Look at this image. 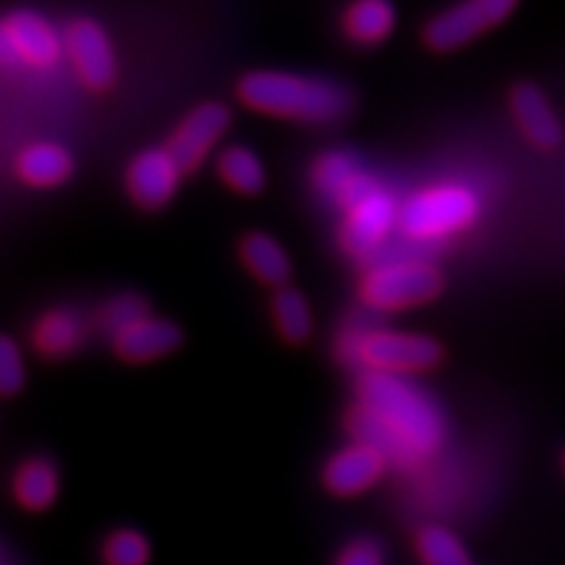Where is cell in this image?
Returning a JSON list of instances; mask_svg holds the SVG:
<instances>
[{
	"instance_id": "cell-1",
	"label": "cell",
	"mask_w": 565,
	"mask_h": 565,
	"mask_svg": "<svg viewBox=\"0 0 565 565\" xmlns=\"http://www.w3.org/2000/svg\"><path fill=\"white\" fill-rule=\"evenodd\" d=\"M351 433L398 461H422L443 448L448 424L437 401L401 374L364 372L356 383Z\"/></svg>"
},
{
	"instance_id": "cell-2",
	"label": "cell",
	"mask_w": 565,
	"mask_h": 565,
	"mask_svg": "<svg viewBox=\"0 0 565 565\" xmlns=\"http://www.w3.org/2000/svg\"><path fill=\"white\" fill-rule=\"evenodd\" d=\"M238 100L265 116L312 126L343 121L353 108L343 84L291 71H252L238 82Z\"/></svg>"
},
{
	"instance_id": "cell-3",
	"label": "cell",
	"mask_w": 565,
	"mask_h": 565,
	"mask_svg": "<svg viewBox=\"0 0 565 565\" xmlns=\"http://www.w3.org/2000/svg\"><path fill=\"white\" fill-rule=\"evenodd\" d=\"M338 356L345 364L380 374H422L443 362V345L435 338L404 330H349L338 338Z\"/></svg>"
},
{
	"instance_id": "cell-4",
	"label": "cell",
	"mask_w": 565,
	"mask_h": 565,
	"mask_svg": "<svg viewBox=\"0 0 565 565\" xmlns=\"http://www.w3.org/2000/svg\"><path fill=\"white\" fill-rule=\"evenodd\" d=\"M482 204L463 183H437L401 204L398 228L414 242H437L477 223Z\"/></svg>"
},
{
	"instance_id": "cell-5",
	"label": "cell",
	"mask_w": 565,
	"mask_h": 565,
	"mask_svg": "<svg viewBox=\"0 0 565 565\" xmlns=\"http://www.w3.org/2000/svg\"><path fill=\"white\" fill-rule=\"evenodd\" d=\"M443 291V275L429 263L401 259L374 265L364 273L359 299L372 312H404L435 301Z\"/></svg>"
},
{
	"instance_id": "cell-6",
	"label": "cell",
	"mask_w": 565,
	"mask_h": 565,
	"mask_svg": "<svg viewBox=\"0 0 565 565\" xmlns=\"http://www.w3.org/2000/svg\"><path fill=\"white\" fill-rule=\"evenodd\" d=\"M66 55L63 34L38 11H13L0 19V66L55 68Z\"/></svg>"
},
{
	"instance_id": "cell-7",
	"label": "cell",
	"mask_w": 565,
	"mask_h": 565,
	"mask_svg": "<svg viewBox=\"0 0 565 565\" xmlns=\"http://www.w3.org/2000/svg\"><path fill=\"white\" fill-rule=\"evenodd\" d=\"M343 212L341 246L349 257L362 263L383 249L401 223V204L383 183Z\"/></svg>"
},
{
	"instance_id": "cell-8",
	"label": "cell",
	"mask_w": 565,
	"mask_h": 565,
	"mask_svg": "<svg viewBox=\"0 0 565 565\" xmlns=\"http://www.w3.org/2000/svg\"><path fill=\"white\" fill-rule=\"evenodd\" d=\"M519 0H461L429 21L424 30V42L433 51L448 53L469 45L479 34L500 26L511 17Z\"/></svg>"
},
{
	"instance_id": "cell-9",
	"label": "cell",
	"mask_w": 565,
	"mask_h": 565,
	"mask_svg": "<svg viewBox=\"0 0 565 565\" xmlns=\"http://www.w3.org/2000/svg\"><path fill=\"white\" fill-rule=\"evenodd\" d=\"M74 74L92 89H108L118 76V58L108 32L97 21L76 19L63 32Z\"/></svg>"
},
{
	"instance_id": "cell-10",
	"label": "cell",
	"mask_w": 565,
	"mask_h": 565,
	"mask_svg": "<svg viewBox=\"0 0 565 565\" xmlns=\"http://www.w3.org/2000/svg\"><path fill=\"white\" fill-rule=\"evenodd\" d=\"M183 179L181 162L168 147L139 152L126 171V189L139 207L160 210L173 200Z\"/></svg>"
},
{
	"instance_id": "cell-11",
	"label": "cell",
	"mask_w": 565,
	"mask_h": 565,
	"mask_svg": "<svg viewBox=\"0 0 565 565\" xmlns=\"http://www.w3.org/2000/svg\"><path fill=\"white\" fill-rule=\"evenodd\" d=\"M231 126V113L221 103H204L194 108L173 131L168 150L181 162L183 173H194L210 152L221 145Z\"/></svg>"
},
{
	"instance_id": "cell-12",
	"label": "cell",
	"mask_w": 565,
	"mask_h": 565,
	"mask_svg": "<svg viewBox=\"0 0 565 565\" xmlns=\"http://www.w3.org/2000/svg\"><path fill=\"white\" fill-rule=\"evenodd\" d=\"M387 458L383 450L370 443H351L328 458L322 469V482L338 498L362 494L383 479L387 471Z\"/></svg>"
},
{
	"instance_id": "cell-13",
	"label": "cell",
	"mask_w": 565,
	"mask_h": 565,
	"mask_svg": "<svg viewBox=\"0 0 565 565\" xmlns=\"http://www.w3.org/2000/svg\"><path fill=\"white\" fill-rule=\"evenodd\" d=\"M511 110L524 137L540 150H555L563 141V124L550 105V97L532 82L515 84Z\"/></svg>"
},
{
	"instance_id": "cell-14",
	"label": "cell",
	"mask_w": 565,
	"mask_h": 565,
	"mask_svg": "<svg viewBox=\"0 0 565 565\" xmlns=\"http://www.w3.org/2000/svg\"><path fill=\"white\" fill-rule=\"evenodd\" d=\"M110 341L113 351H116L124 362L145 364L173 353L181 345L183 335L179 324L147 315L141 317V320L131 322L129 328H124L121 333L113 335Z\"/></svg>"
},
{
	"instance_id": "cell-15",
	"label": "cell",
	"mask_w": 565,
	"mask_h": 565,
	"mask_svg": "<svg viewBox=\"0 0 565 565\" xmlns=\"http://www.w3.org/2000/svg\"><path fill=\"white\" fill-rule=\"evenodd\" d=\"M87 320L71 307H55L34 322L32 345L47 359H66L87 341Z\"/></svg>"
},
{
	"instance_id": "cell-16",
	"label": "cell",
	"mask_w": 565,
	"mask_h": 565,
	"mask_svg": "<svg viewBox=\"0 0 565 565\" xmlns=\"http://www.w3.org/2000/svg\"><path fill=\"white\" fill-rule=\"evenodd\" d=\"M17 173L34 189H53L74 173V158L63 145L55 141H34L24 147L17 158Z\"/></svg>"
},
{
	"instance_id": "cell-17",
	"label": "cell",
	"mask_w": 565,
	"mask_h": 565,
	"mask_svg": "<svg viewBox=\"0 0 565 565\" xmlns=\"http://www.w3.org/2000/svg\"><path fill=\"white\" fill-rule=\"evenodd\" d=\"M58 490L61 477L51 458L32 456L21 461L17 471H13L11 492L17 503L26 508V511H45V508H51L55 498H58Z\"/></svg>"
},
{
	"instance_id": "cell-18",
	"label": "cell",
	"mask_w": 565,
	"mask_h": 565,
	"mask_svg": "<svg viewBox=\"0 0 565 565\" xmlns=\"http://www.w3.org/2000/svg\"><path fill=\"white\" fill-rule=\"evenodd\" d=\"M391 0H353L343 13V32L353 45H380L395 30Z\"/></svg>"
},
{
	"instance_id": "cell-19",
	"label": "cell",
	"mask_w": 565,
	"mask_h": 565,
	"mask_svg": "<svg viewBox=\"0 0 565 565\" xmlns=\"http://www.w3.org/2000/svg\"><path fill=\"white\" fill-rule=\"evenodd\" d=\"M242 259L254 278L263 280L265 286L282 288L291 278V259L282 249L280 242L267 236L263 231L246 233L242 242Z\"/></svg>"
},
{
	"instance_id": "cell-20",
	"label": "cell",
	"mask_w": 565,
	"mask_h": 565,
	"mask_svg": "<svg viewBox=\"0 0 565 565\" xmlns=\"http://www.w3.org/2000/svg\"><path fill=\"white\" fill-rule=\"evenodd\" d=\"M217 173L238 194H259L267 183L265 162L246 145H231L217 154Z\"/></svg>"
},
{
	"instance_id": "cell-21",
	"label": "cell",
	"mask_w": 565,
	"mask_h": 565,
	"mask_svg": "<svg viewBox=\"0 0 565 565\" xmlns=\"http://www.w3.org/2000/svg\"><path fill=\"white\" fill-rule=\"evenodd\" d=\"M273 317H275V324H278L280 335L286 338L288 343H303L309 335H312V328H315L312 307H309L307 296L296 291V288L282 286L275 291Z\"/></svg>"
},
{
	"instance_id": "cell-22",
	"label": "cell",
	"mask_w": 565,
	"mask_h": 565,
	"mask_svg": "<svg viewBox=\"0 0 565 565\" xmlns=\"http://www.w3.org/2000/svg\"><path fill=\"white\" fill-rule=\"evenodd\" d=\"M362 162L353 158L351 152H343V150H330V152H322L320 158L315 160L312 166V183L315 189L320 192L322 196H328L330 202H335L338 196L349 183L356 179L359 173H362Z\"/></svg>"
},
{
	"instance_id": "cell-23",
	"label": "cell",
	"mask_w": 565,
	"mask_h": 565,
	"mask_svg": "<svg viewBox=\"0 0 565 565\" xmlns=\"http://www.w3.org/2000/svg\"><path fill=\"white\" fill-rule=\"evenodd\" d=\"M416 553L424 565H475L463 542L445 526H424L416 534Z\"/></svg>"
},
{
	"instance_id": "cell-24",
	"label": "cell",
	"mask_w": 565,
	"mask_h": 565,
	"mask_svg": "<svg viewBox=\"0 0 565 565\" xmlns=\"http://www.w3.org/2000/svg\"><path fill=\"white\" fill-rule=\"evenodd\" d=\"M147 315H150V307H147V301L141 299V296L118 294L97 309L95 320H97V328L105 330V333L113 338L116 333H121L124 328H129L131 322H137Z\"/></svg>"
},
{
	"instance_id": "cell-25",
	"label": "cell",
	"mask_w": 565,
	"mask_h": 565,
	"mask_svg": "<svg viewBox=\"0 0 565 565\" xmlns=\"http://www.w3.org/2000/svg\"><path fill=\"white\" fill-rule=\"evenodd\" d=\"M105 565H147L150 563V542L137 529H118L103 542Z\"/></svg>"
},
{
	"instance_id": "cell-26",
	"label": "cell",
	"mask_w": 565,
	"mask_h": 565,
	"mask_svg": "<svg viewBox=\"0 0 565 565\" xmlns=\"http://www.w3.org/2000/svg\"><path fill=\"white\" fill-rule=\"evenodd\" d=\"M24 353L13 338L0 335V395H17L24 387Z\"/></svg>"
},
{
	"instance_id": "cell-27",
	"label": "cell",
	"mask_w": 565,
	"mask_h": 565,
	"mask_svg": "<svg viewBox=\"0 0 565 565\" xmlns=\"http://www.w3.org/2000/svg\"><path fill=\"white\" fill-rule=\"evenodd\" d=\"M335 565H385V550L377 540L362 536L345 545L335 557Z\"/></svg>"
},
{
	"instance_id": "cell-28",
	"label": "cell",
	"mask_w": 565,
	"mask_h": 565,
	"mask_svg": "<svg viewBox=\"0 0 565 565\" xmlns=\"http://www.w3.org/2000/svg\"><path fill=\"white\" fill-rule=\"evenodd\" d=\"M563 466H565V456H563Z\"/></svg>"
}]
</instances>
